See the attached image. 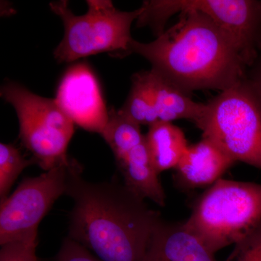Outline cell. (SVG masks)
<instances>
[{"label": "cell", "instance_id": "cell-17", "mask_svg": "<svg viewBox=\"0 0 261 261\" xmlns=\"http://www.w3.org/2000/svg\"><path fill=\"white\" fill-rule=\"evenodd\" d=\"M38 233L1 245L0 261H40L37 256Z\"/></svg>", "mask_w": 261, "mask_h": 261}, {"label": "cell", "instance_id": "cell-13", "mask_svg": "<svg viewBox=\"0 0 261 261\" xmlns=\"http://www.w3.org/2000/svg\"><path fill=\"white\" fill-rule=\"evenodd\" d=\"M148 76L159 121L185 119L195 123L198 120L204 103L192 100L189 94L153 70H148Z\"/></svg>", "mask_w": 261, "mask_h": 261}, {"label": "cell", "instance_id": "cell-6", "mask_svg": "<svg viewBox=\"0 0 261 261\" xmlns=\"http://www.w3.org/2000/svg\"><path fill=\"white\" fill-rule=\"evenodd\" d=\"M0 95L14 108L19 137L39 167L47 171L70 161L67 149L75 124L56 99L41 97L15 82L5 84Z\"/></svg>", "mask_w": 261, "mask_h": 261}, {"label": "cell", "instance_id": "cell-7", "mask_svg": "<svg viewBox=\"0 0 261 261\" xmlns=\"http://www.w3.org/2000/svg\"><path fill=\"white\" fill-rule=\"evenodd\" d=\"M139 23L161 35L168 19L194 10L207 15L230 37L247 67L261 51V1L255 0H152L142 3Z\"/></svg>", "mask_w": 261, "mask_h": 261}, {"label": "cell", "instance_id": "cell-3", "mask_svg": "<svg viewBox=\"0 0 261 261\" xmlns=\"http://www.w3.org/2000/svg\"><path fill=\"white\" fill-rule=\"evenodd\" d=\"M260 221V184L221 178L200 196L184 225L215 254L243 240Z\"/></svg>", "mask_w": 261, "mask_h": 261}, {"label": "cell", "instance_id": "cell-2", "mask_svg": "<svg viewBox=\"0 0 261 261\" xmlns=\"http://www.w3.org/2000/svg\"><path fill=\"white\" fill-rule=\"evenodd\" d=\"M130 53L143 57L151 69L187 94L204 89L224 92L247 77V65L234 43L197 10L181 12L178 21L153 42L132 39L126 55Z\"/></svg>", "mask_w": 261, "mask_h": 261}, {"label": "cell", "instance_id": "cell-9", "mask_svg": "<svg viewBox=\"0 0 261 261\" xmlns=\"http://www.w3.org/2000/svg\"><path fill=\"white\" fill-rule=\"evenodd\" d=\"M101 136L113 151L124 185L142 198L165 206L166 194L140 125L123 116H113Z\"/></svg>", "mask_w": 261, "mask_h": 261}, {"label": "cell", "instance_id": "cell-4", "mask_svg": "<svg viewBox=\"0 0 261 261\" xmlns=\"http://www.w3.org/2000/svg\"><path fill=\"white\" fill-rule=\"evenodd\" d=\"M195 123L234 162L261 169V94L247 77L204 103Z\"/></svg>", "mask_w": 261, "mask_h": 261}, {"label": "cell", "instance_id": "cell-8", "mask_svg": "<svg viewBox=\"0 0 261 261\" xmlns=\"http://www.w3.org/2000/svg\"><path fill=\"white\" fill-rule=\"evenodd\" d=\"M77 163L70 159L37 177L25 178L11 195L2 201L1 245L38 233L41 221L65 194L70 171Z\"/></svg>", "mask_w": 261, "mask_h": 261}, {"label": "cell", "instance_id": "cell-18", "mask_svg": "<svg viewBox=\"0 0 261 261\" xmlns=\"http://www.w3.org/2000/svg\"><path fill=\"white\" fill-rule=\"evenodd\" d=\"M226 261H261V221L245 238L235 244Z\"/></svg>", "mask_w": 261, "mask_h": 261}, {"label": "cell", "instance_id": "cell-14", "mask_svg": "<svg viewBox=\"0 0 261 261\" xmlns=\"http://www.w3.org/2000/svg\"><path fill=\"white\" fill-rule=\"evenodd\" d=\"M145 140L152 166L159 175L177 167L189 148L184 132L170 122L151 125Z\"/></svg>", "mask_w": 261, "mask_h": 261}, {"label": "cell", "instance_id": "cell-15", "mask_svg": "<svg viewBox=\"0 0 261 261\" xmlns=\"http://www.w3.org/2000/svg\"><path fill=\"white\" fill-rule=\"evenodd\" d=\"M119 111L140 126H150L159 121L149 85L148 70L132 75L129 94Z\"/></svg>", "mask_w": 261, "mask_h": 261}, {"label": "cell", "instance_id": "cell-20", "mask_svg": "<svg viewBox=\"0 0 261 261\" xmlns=\"http://www.w3.org/2000/svg\"><path fill=\"white\" fill-rule=\"evenodd\" d=\"M251 67H253V69L250 76L247 77V79L261 94V51L256 61Z\"/></svg>", "mask_w": 261, "mask_h": 261}, {"label": "cell", "instance_id": "cell-16", "mask_svg": "<svg viewBox=\"0 0 261 261\" xmlns=\"http://www.w3.org/2000/svg\"><path fill=\"white\" fill-rule=\"evenodd\" d=\"M37 164L34 159H27L20 150L10 144H0V199L5 200L19 175L31 165Z\"/></svg>", "mask_w": 261, "mask_h": 261}, {"label": "cell", "instance_id": "cell-1", "mask_svg": "<svg viewBox=\"0 0 261 261\" xmlns=\"http://www.w3.org/2000/svg\"><path fill=\"white\" fill-rule=\"evenodd\" d=\"M77 163L65 191L74 202L68 238L102 261H142L159 213L126 185L87 181Z\"/></svg>", "mask_w": 261, "mask_h": 261}, {"label": "cell", "instance_id": "cell-12", "mask_svg": "<svg viewBox=\"0 0 261 261\" xmlns=\"http://www.w3.org/2000/svg\"><path fill=\"white\" fill-rule=\"evenodd\" d=\"M234 161L219 146L202 138L189 146L176 169V180L186 189L211 186L233 166Z\"/></svg>", "mask_w": 261, "mask_h": 261}, {"label": "cell", "instance_id": "cell-10", "mask_svg": "<svg viewBox=\"0 0 261 261\" xmlns=\"http://www.w3.org/2000/svg\"><path fill=\"white\" fill-rule=\"evenodd\" d=\"M55 99L74 124L87 132L102 133L109 111L88 65L78 63L68 70L62 78Z\"/></svg>", "mask_w": 261, "mask_h": 261}, {"label": "cell", "instance_id": "cell-5", "mask_svg": "<svg viewBox=\"0 0 261 261\" xmlns=\"http://www.w3.org/2000/svg\"><path fill=\"white\" fill-rule=\"evenodd\" d=\"M88 11L76 15L65 0L49 3L51 11L64 25V36L54 51L59 63H71L81 58L107 51L126 55L133 38L130 29L143 9L130 12L117 9L108 0L87 1Z\"/></svg>", "mask_w": 261, "mask_h": 261}, {"label": "cell", "instance_id": "cell-19", "mask_svg": "<svg viewBox=\"0 0 261 261\" xmlns=\"http://www.w3.org/2000/svg\"><path fill=\"white\" fill-rule=\"evenodd\" d=\"M55 261H102L91 254L88 249L69 238L65 239Z\"/></svg>", "mask_w": 261, "mask_h": 261}, {"label": "cell", "instance_id": "cell-11", "mask_svg": "<svg viewBox=\"0 0 261 261\" xmlns=\"http://www.w3.org/2000/svg\"><path fill=\"white\" fill-rule=\"evenodd\" d=\"M142 261H217L183 224L162 219L154 228Z\"/></svg>", "mask_w": 261, "mask_h": 261}]
</instances>
